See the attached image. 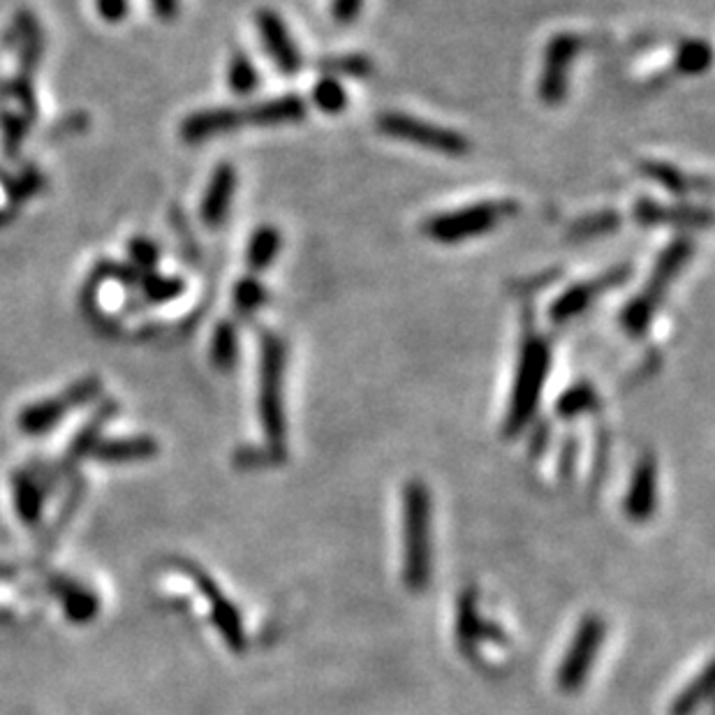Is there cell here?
<instances>
[{"label":"cell","instance_id":"obj_26","mask_svg":"<svg viewBox=\"0 0 715 715\" xmlns=\"http://www.w3.org/2000/svg\"><path fill=\"white\" fill-rule=\"evenodd\" d=\"M310 100L322 111V114H329V117L343 114L348 102H350L345 86L337 77H320L316 84H312Z\"/></svg>","mask_w":715,"mask_h":715},{"label":"cell","instance_id":"obj_15","mask_svg":"<svg viewBox=\"0 0 715 715\" xmlns=\"http://www.w3.org/2000/svg\"><path fill=\"white\" fill-rule=\"evenodd\" d=\"M639 174H644L648 182L658 184L662 190L674 197H688L695 190H711V178L708 176H695L681 169L679 165H672L667 161H641L639 163Z\"/></svg>","mask_w":715,"mask_h":715},{"label":"cell","instance_id":"obj_13","mask_svg":"<svg viewBox=\"0 0 715 715\" xmlns=\"http://www.w3.org/2000/svg\"><path fill=\"white\" fill-rule=\"evenodd\" d=\"M623 509L635 524H646L653 519L658 509V463L651 454H644L630 477L628 494H625Z\"/></svg>","mask_w":715,"mask_h":715},{"label":"cell","instance_id":"obj_10","mask_svg":"<svg viewBox=\"0 0 715 715\" xmlns=\"http://www.w3.org/2000/svg\"><path fill=\"white\" fill-rule=\"evenodd\" d=\"M584 50L579 33H556L544 47L542 70L538 79V96L544 105H561L570 94V79L574 63Z\"/></svg>","mask_w":715,"mask_h":715},{"label":"cell","instance_id":"obj_20","mask_svg":"<svg viewBox=\"0 0 715 715\" xmlns=\"http://www.w3.org/2000/svg\"><path fill=\"white\" fill-rule=\"evenodd\" d=\"M713 692V662H706L702 674L692 679L669 706V715H697L706 706Z\"/></svg>","mask_w":715,"mask_h":715},{"label":"cell","instance_id":"obj_9","mask_svg":"<svg viewBox=\"0 0 715 715\" xmlns=\"http://www.w3.org/2000/svg\"><path fill=\"white\" fill-rule=\"evenodd\" d=\"M632 278V264H616L612 270L597 274L595 278L588 280H579L570 285L563 295H558L549 308H547V318L551 324L561 327L579 318L581 312H586L600 297H605L612 289L625 285Z\"/></svg>","mask_w":715,"mask_h":715},{"label":"cell","instance_id":"obj_23","mask_svg":"<svg viewBox=\"0 0 715 715\" xmlns=\"http://www.w3.org/2000/svg\"><path fill=\"white\" fill-rule=\"evenodd\" d=\"M623 226V218L616 209H600L593 211L588 216H581L576 218L570 230L568 237L572 241H586V239H597V237H605L616 232Z\"/></svg>","mask_w":715,"mask_h":715},{"label":"cell","instance_id":"obj_6","mask_svg":"<svg viewBox=\"0 0 715 715\" xmlns=\"http://www.w3.org/2000/svg\"><path fill=\"white\" fill-rule=\"evenodd\" d=\"M8 44L21 50L19 54V75L10 84H0V98H10L21 107V114L26 117L29 123H35L37 119V100H35V70L42 58L44 50V37L42 29L33 12L21 10L8 33Z\"/></svg>","mask_w":715,"mask_h":715},{"label":"cell","instance_id":"obj_31","mask_svg":"<svg viewBox=\"0 0 715 715\" xmlns=\"http://www.w3.org/2000/svg\"><path fill=\"white\" fill-rule=\"evenodd\" d=\"M366 6V0H331V19L337 21L339 26H350L360 19L362 10Z\"/></svg>","mask_w":715,"mask_h":715},{"label":"cell","instance_id":"obj_1","mask_svg":"<svg viewBox=\"0 0 715 715\" xmlns=\"http://www.w3.org/2000/svg\"><path fill=\"white\" fill-rule=\"evenodd\" d=\"M551 373V343L535 327L532 308L524 310V339L519 350L517 373H514L507 413L503 419L505 438L524 433L540 408V398Z\"/></svg>","mask_w":715,"mask_h":715},{"label":"cell","instance_id":"obj_16","mask_svg":"<svg viewBox=\"0 0 715 715\" xmlns=\"http://www.w3.org/2000/svg\"><path fill=\"white\" fill-rule=\"evenodd\" d=\"M237 119H234V107H218V109H202L190 114L182 123V140L186 144H202L213 138L230 135L237 132Z\"/></svg>","mask_w":715,"mask_h":715},{"label":"cell","instance_id":"obj_30","mask_svg":"<svg viewBox=\"0 0 715 715\" xmlns=\"http://www.w3.org/2000/svg\"><path fill=\"white\" fill-rule=\"evenodd\" d=\"M128 255L130 262L135 270H140L142 274L155 272V266L161 262V245L151 241L148 237H135L128 245Z\"/></svg>","mask_w":715,"mask_h":715},{"label":"cell","instance_id":"obj_7","mask_svg":"<svg viewBox=\"0 0 715 715\" xmlns=\"http://www.w3.org/2000/svg\"><path fill=\"white\" fill-rule=\"evenodd\" d=\"M375 130L389 140L408 142L431 153L447 155V158H463V155L473 151L471 140L463 132L417 119L413 114H404V111H383V114H377Z\"/></svg>","mask_w":715,"mask_h":715},{"label":"cell","instance_id":"obj_34","mask_svg":"<svg viewBox=\"0 0 715 715\" xmlns=\"http://www.w3.org/2000/svg\"><path fill=\"white\" fill-rule=\"evenodd\" d=\"M576 452H579V444L576 438L570 436L563 444V452H561V477H570L574 471V463H576Z\"/></svg>","mask_w":715,"mask_h":715},{"label":"cell","instance_id":"obj_28","mask_svg":"<svg viewBox=\"0 0 715 715\" xmlns=\"http://www.w3.org/2000/svg\"><path fill=\"white\" fill-rule=\"evenodd\" d=\"M29 128L31 123L21 111H14L6 102H0V130H3V151L8 158H16Z\"/></svg>","mask_w":715,"mask_h":715},{"label":"cell","instance_id":"obj_3","mask_svg":"<svg viewBox=\"0 0 715 715\" xmlns=\"http://www.w3.org/2000/svg\"><path fill=\"white\" fill-rule=\"evenodd\" d=\"M431 491L421 480L404 488V584L424 593L431 581Z\"/></svg>","mask_w":715,"mask_h":715},{"label":"cell","instance_id":"obj_21","mask_svg":"<svg viewBox=\"0 0 715 715\" xmlns=\"http://www.w3.org/2000/svg\"><path fill=\"white\" fill-rule=\"evenodd\" d=\"M239 362V329L232 320H222L216 324L211 337V364L230 373Z\"/></svg>","mask_w":715,"mask_h":715},{"label":"cell","instance_id":"obj_14","mask_svg":"<svg viewBox=\"0 0 715 715\" xmlns=\"http://www.w3.org/2000/svg\"><path fill=\"white\" fill-rule=\"evenodd\" d=\"M237 184H239V176L230 163H220L213 169L202 197V207H199V218H202L205 228L220 230L226 226L232 209V199L237 195Z\"/></svg>","mask_w":715,"mask_h":715},{"label":"cell","instance_id":"obj_5","mask_svg":"<svg viewBox=\"0 0 715 715\" xmlns=\"http://www.w3.org/2000/svg\"><path fill=\"white\" fill-rule=\"evenodd\" d=\"M517 205L514 199H503V202H494V199H484V202L465 205L459 209H450L442 213H433L424 220L421 232L427 234L436 243L454 245L471 241L475 237L488 234L496 230L505 218L517 213Z\"/></svg>","mask_w":715,"mask_h":715},{"label":"cell","instance_id":"obj_27","mask_svg":"<svg viewBox=\"0 0 715 715\" xmlns=\"http://www.w3.org/2000/svg\"><path fill=\"white\" fill-rule=\"evenodd\" d=\"M140 289L148 304H169L186 293V283L178 276H161L148 272L142 276Z\"/></svg>","mask_w":715,"mask_h":715},{"label":"cell","instance_id":"obj_22","mask_svg":"<svg viewBox=\"0 0 715 715\" xmlns=\"http://www.w3.org/2000/svg\"><path fill=\"white\" fill-rule=\"evenodd\" d=\"M318 70L324 77H350V79H366L373 75L375 65L373 58L352 52V54H337V56H324L318 61Z\"/></svg>","mask_w":715,"mask_h":715},{"label":"cell","instance_id":"obj_29","mask_svg":"<svg viewBox=\"0 0 715 715\" xmlns=\"http://www.w3.org/2000/svg\"><path fill=\"white\" fill-rule=\"evenodd\" d=\"M234 308L239 316H255V312L270 301V289L262 285L255 276H245L234 285V295H232Z\"/></svg>","mask_w":715,"mask_h":715},{"label":"cell","instance_id":"obj_17","mask_svg":"<svg viewBox=\"0 0 715 715\" xmlns=\"http://www.w3.org/2000/svg\"><path fill=\"white\" fill-rule=\"evenodd\" d=\"M477 595L475 593H465L461 597V605H459V620H457V635H459V644L463 651H475L477 644L482 641H505L503 630L498 625H491L488 620H484L477 612Z\"/></svg>","mask_w":715,"mask_h":715},{"label":"cell","instance_id":"obj_18","mask_svg":"<svg viewBox=\"0 0 715 715\" xmlns=\"http://www.w3.org/2000/svg\"><path fill=\"white\" fill-rule=\"evenodd\" d=\"M283 249V234L274 226H260L245 245V264L253 274H262L278 260Z\"/></svg>","mask_w":715,"mask_h":715},{"label":"cell","instance_id":"obj_24","mask_svg":"<svg viewBox=\"0 0 715 715\" xmlns=\"http://www.w3.org/2000/svg\"><path fill=\"white\" fill-rule=\"evenodd\" d=\"M260 73L253 58L245 52H234L228 63V86L230 91L239 98L253 96L260 88Z\"/></svg>","mask_w":715,"mask_h":715},{"label":"cell","instance_id":"obj_12","mask_svg":"<svg viewBox=\"0 0 715 715\" xmlns=\"http://www.w3.org/2000/svg\"><path fill=\"white\" fill-rule=\"evenodd\" d=\"M632 216L641 228H676V230H704L711 226L713 213L708 207L674 202L664 205L653 197H639Z\"/></svg>","mask_w":715,"mask_h":715},{"label":"cell","instance_id":"obj_33","mask_svg":"<svg viewBox=\"0 0 715 715\" xmlns=\"http://www.w3.org/2000/svg\"><path fill=\"white\" fill-rule=\"evenodd\" d=\"M151 8L155 16L169 24L182 12V0H151Z\"/></svg>","mask_w":715,"mask_h":715},{"label":"cell","instance_id":"obj_2","mask_svg":"<svg viewBox=\"0 0 715 715\" xmlns=\"http://www.w3.org/2000/svg\"><path fill=\"white\" fill-rule=\"evenodd\" d=\"M692 255H695V241L688 237H676L664 245L662 253L656 257L653 270L648 274L644 287L623 306L618 316L623 331L628 333L630 339L635 341L646 339V333L651 329L658 310L667 301L669 289H672L676 278L683 274Z\"/></svg>","mask_w":715,"mask_h":715},{"label":"cell","instance_id":"obj_4","mask_svg":"<svg viewBox=\"0 0 715 715\" xmlns=\"http://www.w3.org/2000/svg\"><path fill=\"white\" fill-rule=\"evenodd\" d=\"M287 350L280 337L264 331L260 339V396L257 410L266 444L283 450L285 444V408H283V377H285Z\"/></svg>","mask_w":715,"mask_h":715},{"label":"cell","instance_id":"obj_32","mask_svg":"<svg viewBox=\"0 0 715 715\" xmlns=\"http://www.w3.org/2000/svg\"><path fill=\"white\" fill-rule=\"evenodd\" d=\"M96 10L107 24H121L130 12V0H96Z\"/></svg>","mask_w":715,"mask_h":715},{"label":"cell","instance_id":"obj_25","mask_svg":"<svg viewBox=\"0 0 715 715\" xmlns=\"http://www.w3.org/2000/svg\"><path fill=\"white\" fill-rule=\"evenodd\" d=\"M711 44L704 40H685L679 44L674 54V70L685 77L704 75L711 68Z\"/></svg>","mask_w":715,"mask_h":715},{"label":"cell","instance_id":"obj_19","mask_svg":"<svg viewBox=\"0 0 715 715\" xmlns=\"http://www.w3.org/2000/svg\"><path fill=\"white\" fill-rule=\"evenodd\" d=\"M600 408V394L588 380H581L568 387L556 400V417L558 419H576L581 415H591Z\"/></svg>","mask_w":715,"mask_h":715},{"label":"cell","instance_id":"obj_8","mask_svg":"<svg viewBox=\"0 0 715 715\" xmlns=\"http://www.w3.org/2000/svg\"><path fill=\"white\" fill-rule=\"evenodd\" d=\"M605 637H607V625L600 616L591 614L586 618H581L556 674V683L565 695H572V692H579L586 685Z\"/></svg>","mask_w":715,"mask_h":715},{"label":"cell","instance_id":"obj_11","mask_svg":"<svg viewBox=\"0 0 715 715\" xmlns=\"http://www.w3.org/2000/svg\"><path fill=\"white\" fill-rule=\"evenodd\" d=\"M255 24H257L262 47L266 56L274 61L278 73L283 77H297L304 68V56L301 50L297 47L293 33H289V29L285 26L283 16L276 10L264 8L257 10Z\"/></svg>","mask_w":715,"mask_h":715}]
</instances>
